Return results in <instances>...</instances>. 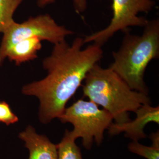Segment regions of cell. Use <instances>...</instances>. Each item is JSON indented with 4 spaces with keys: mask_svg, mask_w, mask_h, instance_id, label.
Returning <instances> with one entry per match:
<instances>
[{
    "mask_svg": "<svg viewBox=\"0 0 159 159\" xmlns=\"http://www.w3.org/2000/svg\"><path fill=\"white\" fill-rule=\"evenodd\" d=\"M84 44L81 37L71 45L66 40L54 44L51 55L43 61L47 75L23 87V94L39 99L41 123L47 125L63 114L89 71L102 60V46L93 43L83 49Z\"/></svg>",
    "mask_w": 159,
    "mask_h": 159,
    "instance_id": "obj_1",
    "label": "cell"
},
{
    "mask_svg": "<svg viewBox=\"0 0 159 159\" xmlns=\"http://www.w3.org/2000/svg\"><path fill=\"white\" fill-rule=\"evenodd\" d=\"M84 82V96L111 114L116 123L130 121V112L143 104H152L148 94L132 90L113 70L102 68L98 63L89 71Z\"/></svg>",
    "mask_w": 159,
    "mask_h": 159,
    "instance_id": "obj_2",
    "label": "cell"
},
{
    "mask_svg": "<svg viewBox=\"0 0 159 159\" xmlns=\"http://www.w3.org/2000/svg\"><path fill=\"white\" fill-rule=\"evenodd\" d=\"M119 50L113 52V70L133 90L148 95L144 73L148 64L159 57V20H148L142 35L125 31Z\"/></svg>",
    "mask_w": 159,
    "mask_h": 159,
    "instance_id": "obj_3",
    "label": "cell"
},
{
    "mask_svg": "<svg viewBox=\"0 0 159 159\" xmlns=\"http://www.w3.org/2000/svg\"><path fill=\"white\" fill-rule=\"evenodd\" d=\"M62 123L73 125L71 130L77 139H82V144L86 150H91L93 143L102 144L105 131L114 122L111 114L91 100L80 99L66 107L58 118Z\"/></svg>",
    "mask_w": 159,
    "mask_h": 159,
    "instance_id": "obj_4",
    "label": "cell"
},
{
    "mask_svg": "<svg viewBox=\"0 0 159 159\" xmlns=\"http://www.w3.org/2000/svg\"><path fill=\"white\" fill-rule=\"evenodd\" d=\"M4 36L0 46V65L6 58L8 49L20 41L37 37L54 44L66 40V37L74 32L60 25L49 15L44 14L30 17L22 23L14 21L2 33Z\"/></svg>",
    "mask_w": 159,
    "mask_h": 159,
    "instance_id": "obj_5",
    "label": "cell"
},
{
    "mask_svg": "<svg viewBox=\"0 0 159 159\" xmlns=\"http://www.w3.org/2000/svg\"><path fill=\"white\" fill-rule=\"evenodd\" d=\"M155 5L154 0H113V18L110 24L102 30L85 36L84 44L93 42L102 46L119 31L125 32L130 27H144L148 20L138 14L148 13Z\"/></svg>",
    "mask_w": 159,
    "mask_h": 159,
    "instance_id": "obj_6",
    "label": "cell"
},
{
    "mask_svg": "<svg viewBox=\"0 0 159 159\" xmlns=\"http://www.w3.org/2000/svg\"><path fill=\"white\" fill-rule=\"evenodd\" d=\"M136 117L123 123L113 122L107 131L110 136L125 133V136L131 141H139L147 137L144 132L146 126L150 123L159 124V107L152 106L151 104H143L134 112Z\"/></svg>",
    "mask_w": 159,
    "mask_h": 159,
    "instance_id": "obj_7",
    "label": "cell"
},
{
    "mask_svg": "<svg viewBox=\"0 0 159 159\" xmlns=\"http://www.w3.org/2000/svg\"><path fill=\"white\" fill-rule=\"evenodd\" d=\"M18 137L29 150V159H58L57 144L46 135L38 134L33 126L28 125Z\"/></svg>",
    "mask_w": 159,
    "mask_h": 159,
    "instance_id": "obj_8",
    "label": "cell"
},
{
    "mask_svg": "<svg viewBox=\"0 0 159 159\" xmlns=\"http://www.w3.org/2000/svg\"><path fill=\"white\" fill-rule=\"evenodd\" d=\"M41 41L37 37L20 41L8 49L6 58L14 61L17 65L33 60L38 57L37 52L42 47Z\"/></svg>",
    "mask_w": 159,
    "mask_h": 159,
    "instance_id": "obj_9",
    "label": "cell"
},
{
    "mask_svg": "<svg viewBox=\"0 0 159 159\" xmlns=\"http://www.w3.org/2000/svg\"><path fill=\"white\" fill-rule=\"evenodd\" d=\"M76 140L71 131L65 130L61 140L57 144L58 159H83Z\"/></svg>",
    "mask_w": 159,
    "mask_h": 159,
    "instance_id": "obj_10",
    "label": "cell"
},
{
    "mask_svg": "<svg viewBox=\"0 0 159 159\" xmlns=\"http://www.w3.org/2000/svg\"><path fill=\"white\" fill-rule=\"evenodd\" d=\"M150 139L151 146L143 145L139 141H131L128 145L129 150L146 159H159V131L152 133Z\"/></svg>",
    "mask_w": 159,
    "mask_h": 159,
    "instance_id": "obj_11",
    "label": "cell"
},
{
    "mask_svg": "<svg viewBox=\"0 0 159 159\" xmlns=\"http://www.w3.org/2000/svg\"><path fill=\"white\" fill-rule=\"evenodd\" d=\"M23 0H0V33L13 21V15Z\"/></svg>",
    "mask_w": 159,
    "mask_h": 159,
    "instance_id": "obj_12",
    "label": "cell"
},
{
    "mask_svg": "<svg viewBox=\"0 0 159 159\" xmlns=\"http://www.w3.org/2000/svg\"><path fill=\"white\" fill-rule=\"evenodd\" d=\"M18 121V117L12 111L10 106L6 102H0V123L9 125Z\"/></svg>",
    "mask_w": 159,
    "mask_h": 159,
    "instance_id": "obj_13",
    "label": "cell"
},
{
    "mask_svg": "<svg viewBox=\"0 0 159 159\" xmlns=\"http://www.w3.org/2000/svg\"><path fill=\"white\" fill-rule=\"evenodd\" d=\"M54 1L55 0H37V5L42 8L54 2ZM73 2L74 9L77 13H83L87 10V0H73Z\"/></svg>",
    "mask_w": 159,
    "mask_h": 159,
    "instance_id": "obj_14",
    "label": "cell"
}]
</instances>
